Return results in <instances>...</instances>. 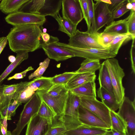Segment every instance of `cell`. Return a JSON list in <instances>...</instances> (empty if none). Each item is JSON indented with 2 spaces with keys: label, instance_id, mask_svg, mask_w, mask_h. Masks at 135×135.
Segmentation results:
<instances>
[{
  "label": "cell",
  "instance_id": "obj_1",
  "mask_svg": "<svg viewBox=\"0 0 135 135\" xmlns=\"http://www.w3.org/2000/svg\"><path fill=\"white\" fill-rule=\"evenodd\" d=\"M40 26L35 24L14 26L6 37L11 50L14 52L21 51L33 52L41 46Z\"/></svg>",
  "mask_w": 135,
  "mask_h": 135
},
{
  "label": "cell",
  "instance_id": "obj_2",
  "mask_svg": "<svg viewBox=\"0 0 135 135\" xmlns=\"http://www.w3.org/2000/svg\"><path fill=\"white\" fill-rule=\"evenodd\" d=\"M80 105V97L69 91L63 114L59 119L63 123L67 131L75 129L83 125L79 119Z\"/></svg>",
  "mask_w": 135,
  "mask_h": 135
},
{
  "label": "cell",
  "instance_id": "obj_3",
  "mask_svg": "<svg viewBox=\"0 0 135 135\" xmlns=\"http://www.w3.org/2000/svg\"><path fill=\"white\" fill-rule=\"evenodd\" d=\"M103 62L110 76L115 97L120 104L125 96V88L122 83L125 75L123 70L120 66L118 60L114 58L107 59Z\"/></svg>",
  "mask_w": 135,
  "mask_h": 135
},
{
  "label": "cell",
  "instance_id": "obj_4",
  "mask_svg": "<svg viewBox=\"0 0 135 135\" xmlns=\"http://www.w3.org/2000/svg\"><path fill=\"white\" fill-rule=\"evenodd\" d=\"M42 100L35 92L25 105L15 128L11 132L12 135H20L31 118L37 114Z\"/></svg>",
  "mask_w": 135,
  "mask_h": 135
},
{
  "label": "cell",
  "instance_id": "obj_5",
  "mask_svg": "<svg viewBox=\"0 0 135 135\" xmlns=\"http://www.w3.org/2000/svg\"><path fill=\"white\" fill-rule=\"evenodd\" d=\"M56 44L71 52L74 55L75 57L100 60L114 58L116 56L115 54L110 52L108 47L102 49L92 48L85 49L74 47L68 44L59 42L56 43Z\"/></svg>",
  "mask_w": 135,
  "mask_h": 135
},
{
  "label": "cell",
  "instance_id": "obj_6",
  "mask_svg": "<svg viewBox=\"0 0 135 135\" xmlns=\"http://www.w3.org/2000/svg\"><path fill=\"white\" fill-rule=\"evenodd\" d=\"M135 102L124 96L120 103L118 114L126 125L127 135H135Z\"/></svg>",
  "mask_w": 135,
  "mask_h": 135
},
{
  "label": "cell",
  "instance_id": "obj_7",
  "mask_svg": "<svg viewBox=\"0 0 135 135\" xmlns=\"http://www.w3.org/2000/svg\"><path fill=\"white\" fill-rule=\"evenodd\" d=\"M80 105L97 116L111 128L110 110L96 98L80 97Z\"/></svg>",
  "mask_w": 135,
  "mask_h": 135
},
{
  "label": "cell",
  "instance_id": "obj_8",
  "mask_svg": "<svg viewBox=\"0 0 135 135\" xmlns=\"http://www.w3.org/2000/svg\"><path fill=\"white\" fill-rule=\"evenodd\" d=\"M8 23L13 26L18 25L35 24L42 26L45 22V16L39 14H32L18 11L9 14L5 18Z\"/></svg>",
  "mask_w": 135,
  "mask_h": 135
},
{
  "label": "cell",
  "instance_id": "obj_9",
  "mask_svg": "<svg viewBox=\"0 0 135 135\" xmlns=\"http://www.w3.org/2000/svg\"><path fill=\"white\" fill-rule=\"evenodd\" d=\"M59 41L57 37L51 36L49 42L41 44V47L49 58L59 61L75 57L71 52L57 45L56 43Z\"/></svg>",
  "mask_w": 135,
  "mask_h": 135
},
{
  "label": "cell",
  "instance_id": "obj_10",
  "mask_svg": "<svg viewBox=\"0 0 135 135\" xmlns=\"http://www.w3.org/2000/svg\"><path fill=\"white\" fill-rule=\"evenodd\" d=\"M69 37L68 44L71 46L85 49H105L98 44L95 34L77 29L75 34Z\"/></svg>",
  "mask_w": 135,
  "mask_h": 135
},
{
  "label": "cell",
  "instance_id": "obj_11",
  "mask_svg": "<svg viewBox=\"0 0 135 135\" xmlns=\"http://www.w3.org/2000/svg\"><path fill=\"white\" fill-rule=\"evenodd\" d=\"M47 90H37L36 93L42 100L45 103L54 113L58 119L63 115L69 91L61 95L53 97L49 94Z\"/></svg>",
  "mask_w": 135,
  "mask_h": 135
},
{
  "label": "cell",
  "instance_id": "obj_12",
  "mask_svg": "<svg viewBox=\"0 0 135 135\" xmlns=\"http://www.w3.org/2000/svg\"><path fill=\"white\" fill-rule=\"evenodd\" d=\"M63 17L77 26L84 18L79 0H62Z\"/></svg>",
  "mask_w": 135,
  "mask_h": 135
},
{
  "label": "cell",
  "instance_id": "obj_13",
  "mask_svg": "<svg viewBox=\"0 0 135 135\" xmlns=\"http://www.w3.org/2000/svg\"><path fill=\"white\" fill-rule=\"evenodd\" d=\"M93 12L96 31L105 25H108L114 21L112 13L109 10L108 4L100 0H95Z\"/></svg>",
  "mask_w": 135,
  "mask_h": 135
},
{
  "label": "cell",
  "instance_id": "obj_14",
  "mask_svg": "<svg viewBox=\"0 0 135 135\" xmlns=\"http://www.w3.org/2000/svg\"><path fill=\"white\" fill-rule=\"evenodd\" d=\"M79 119L83 124L87 126L107 130L111 128L100 118L80 105L79 109Z\"/></svg>",
  "mask_w": 135,
  "mask_h": 135
},
{
  "label": "cell",
  "instance_id": "obj_15",
  "mask_svg": "<svg viewBox=\"0 0 135 135\" xmlns=\"http://www.w3.org/2000/svg\"><path fill=\"white\" fill-rule=\"evenodd\" d=\"M27 125L25 135H45L51 126L46 119L37 114L31 118Z\"/></svg>",
  "mask_w": 135,
  "mask_h": 135
},
{
  "label": "cell",
  "instance_id": "obj_16",
  "mask_svg": "<svg viewBox=\"0 0 135 135\" xmlns=\"http://www.w3.org/2000/svg\"><path fill=\"white\" fill-rule=\"evenodd\" d=\"M96 76L95 73H76L65 85L66 88L69 91L86 82L95 81Z\"/></svg>",
  "mask_w": 135,
  "mask_h": 135
},
{
  "label": "cell",
  "instance_id": "obj_17",
  "mask_svg": "<svg viewBox=\"0 0 135 135\" xmlns=\"http://www.w3.org/2000/svg\"><path fill=\"white\" fill-rule=\"evenodd\" d=\"M69 91L79 97L96 98L95 81L86 82Z\"/></svg>",
  "mask_w": 135,
  "mask_h": 135
},
{
  "label": "cell",
  "instance_id": "obj_18",
  "mask_svg": "<svg viewBox=\"0 0 135 135\" xmlns=\"http://www.w3.org/2000/svg\"><path fill=\"white\" fill-rule=\"evenodd\" d=\"M107 130L83 124L75 129L66 131L63 135H103Z\"/></svg>",
  "mask_w": 135,
  "mask_h": 135
},
{
  "label": "cell",
  "instance_id": "obj_19",
  "mask_svg": "<svg viewBox=\"0 0 135 135\" xmlns=\"http://www.w3.org/2000/svg\"><path fill=\"white\" fill-rule=\"evenodd\" d=\"M62 0H45L44 4L39 12L42 16H50L53 17L59 14L62 8Z\"/></svg>",
  "mask_w": 135,
  "mask_h": 135
},
{
  "label": "cell",
  "instance_id": "obj_20",
  "mask_svg": "<svg viewBox=\"0 0 135 135\" xmlns=\"http://www.w3.org/2000/svg\"><path fill=\"white\" fill-rule=\"evenodd\" d=\"M97 94L98 97L110 110L115 112L119 109L120 104L117 102L115 97L104 88L100 87Z\"/></svg>",
  "mask_w": 135,
  "mask_h": 135
},
{
  "label": "cell",
  "instance_id": "obj_21",
  "mask_svg": "<svg viewBox=\"0 0 135 135\" xmlns=\"http://www.w3.org/2000/svg\"><path fill=\"white\" fill-rule=\"evenodd\" d=\"M30 82V81L21 82L18 83L10 85H1L0 86V95L7 97L12 100Z\"/></svg>",
  "mask_w": 135,
  "mask_h": 135
},
{
  "label": "cell",
  "instance_id": "obj_22",
  "mask_svg": "<svg viewBox=\"0 0 135 135\" xmlns=\"http://www.w3.org/2000/svg\"><path fill=\"white\" fill-rule=\"evenodd\" d=\"M98 79L100 87L104 88L115 97L110 76L103 62L101 64L99 69Z\"/></svg>",
  "mask_w": 135,
  "mask_h": 135
},
{
  "label": "cell",
  "instance_id": "obj_23",
  "mask_svg": "<svg viewBox=\"0 0 135 135\" xmlns=\"http://www.w3.org/2000/svg\"><path fill=\"white\" fill-rule=\"evenodd\" d=\"M28 0H3L0 3V10L3 13L9 14L18 11Z\"/></svg>",
  "mask_w": 135,
  "mask_h": 135
},
{
  "label": "cell",
  "instance_id": "obj_24",
  "mask_svg": "<svg viewBox=\"0 0 135 135\" xmlns=\"http://www.w3.org/2000/svg\"><path fill=\"white\" fill-rule=\"evenodd\" d=\"M28 52L21 51L17 52L15 61L11 63L0 75V86L7 76L23 61L28 57Z\"/></svg>",
  "mask_w": 135,
  "mask_h": 135
},
{
  "label": "cell",
  "instance_id": "obj_25",
  "mask_svg": "<svg viewBox=\"0 0 135 135\" xmlns=\"http://www.w3.org/2000/svg\"><path fill=\"white\" fill-rule=\"evenodd\" d=\"M135 38L128 32L118 35L114 38L108 47L110 52L117 55L122 45Z\"/></svg>",
  "mask_w": 135,
  "mask_h": 135
},
{
  "label": "cell",
  "instance_id": "obj_26",
  "mask_svg": "<svg viewBox=\"0 0 135 135\" xmlns=\"http://www.w3.org/2000/svg\"><path fill=\"white\" fill-rule=\"evenodd\" d=\"M53 17L58 23L59 31L65 33L69 37L75 34L77 30V26L73 24L63 17H61L59 14Z\"/></svg>",
  "mask_w": 135,
  "mask_h": 135
},
{
  "label": "cell",
  "instance_id": "obj_27",
  "mask_svg": "<svg viewBox=\"0 0 135 135\" xmlns=\"http://www.w3.org/2000/svg\"><path fill=\"white\" fill-rule=\"evenodd\" d=\"M128 17L129 16L123 20L113 21L105 27L103 32L115 33L119 34L128 33L127 21Z\"/></svg>",
  "mask_w": 135,
  "mask_h": 135
},
{
  "label": "cell",
  "instance_id": "obj_28",
  "mask_svg": "<svg viewBox=\"0 0 135 135\" xmlns=\"http://www.w3.org/2000/svg\"><path fill=\"white\" fill-rule=\"evenodd\" d=\"M100 66V60L86 59L81 63L79 68L75 72L76 73H95L96 71L99 70Z\"/></svg>",
  "mask_w": 135,
  "mask_h": 135
},
{
  "label": "cell",
  "instance_id": "obj_29",
  "mask_svg": "<svg viewBox=\"0 0 135 135\" xmlns=\"http://www.w3.org/2000/svg\"><path fill=\"white\" fill-rule=\"evenodd\" d=\"M45 0H28L21 8L24 12L39 14V12L44 6Z\"/></svg>",
  "mask_w": 135,
  "mask_h": 135
},
{
  "label": "cell",
  "instance_id": "obj_30",
  "mask_svg": "<svg viewBox=\"0 0 135 135\" xmlns=\"http://www.w3.org/2000/svg\"><path fill=\"white\" fill-rule=\"evenodd\" d=\"M37 114L46 119L50 125H52L58 118L49 106L42 101Z\"/></svg>",
  "mask_w": 135,
  "mask_h": 135
},
{
  "label": "cell",
  "instance_id": "obj_31",
  "mask_svg": "<svg viewBox=\"0 0 135 135\" xmlns=\"http://www.w3.org/2000/svg\"><path fill=\"white\" fill-rule=\"evenodd\" d=\"M21 104L16 100H12L0 111V118L2 119L6 117L7 120H11V117L15 115L17 109Z\"/></svg>",
  "mask_w": 135,
  "mask_h": 135
},
{
  "label": "cell",
  "instance_id": "obj_32",
  "mask_svg": "<svg viewBox=\"0 0 135 135\" xmlns=\"http://www.w3.org/2000/svg\"><path fill=\"white\" fill-rule=\"evenodd\" d=\"M111 128L116 131L126 132V127L122 117L117 112L110 110Z\"/></svg>",
  "mask_w": 135,
  "mask_h": 135
},
{
  "label": "cell",
  "instance_id": "obj_33",
  "mask_svg": "<svg viewBox=\"0 0 135 135\" xmlns=\"http://www.w3.org/2000/svg\"><path fill=\"white\" fill-rule=\"evenodd\" d=\"M98 44L104 48L108 47L115 37L119 35L113 32H98L94 33Z\"/></svg>",
  "mask_w": 135,
  "mask_h": 135
},
{
  "label": "cell",
  "instance_id": "obj_34",
  "mask_svg": "<svg viewBox=\"0 0 135 135\" xmlns=\"http://www.w3.org/2000/svg\"><path fill=\"white\" fill-rule=\"evenodd\" d=\"M88 7V30L87 32L92 34L97 32L93 12L94 2L92 0H87Z\"/></svg>",
  "mask_w": 135,
  "mask_h": 135
},
{
  "label": "cell",
  "instance_id": "obj_35",
  "mask_svg": "<svg viewBox=\"0 0 135 135\" xmlns=\"http://www.w3.org/2000/svg\"><path fill=\"white\" fill-rule=\"evenodd\" d=\"M66 131L63 123L58 119L50 126L45 135H63Z\"/></svg>",
  "mask_w": 135,
  "mask_h": 135
},
{
  "label": "cell",
  "instance_id": "obj_36",
  "mask_svg": "<svg viewBox=\"0 0 135 135\" xmlns=\"http://www.w3.org/2000/svg\"><path fill=\"white\" fill-rule=\"evenodd\" d=\"M74 72H67L56 75L51 77V81L53 84L66 85L71 78L75 74Z\"/></svg>",
  "mask_w": 135,
  "mask_h": 135
},
{
  "label": "cell",
  "instance_id": "obj_37",
  "mask_svg": "<svg viewBox=\"0 0 135 135\" xmlns=\"http://www.w3.org/2000/svg\"><path fill=\"white\" fill-rule=\"evenodd\" d=\"M50 61V59L47 58L43 61L40 62L38 68L28 76V79L30 80L34 78H36L41 77L48 67Z\"/></svg>",
  "mask_w": 135,
  "mask_h": 135
},
{
  "label": "cell",
  "instance_id": "obj_38",
  "mask_svg": "<svg viewBox=\"0 0 135 135\" xmlns=\"http://www.w3.org/2000/svg\"><path fill=\"white\" fill-rule=\"evenodd\" d=\"M69 91L63 84H53L47 91V93L53 97H57L63 95Z\"/></svg>",
  "mask_w": 135,
  "mask_h": 135
},
{
  "label": "cell",
  "instance_id": "obj_39",
  "mask_svg": "<svg viewBox=\"0 0 135 135\" xmlns=\"http://www.w3.org/2000/svg\"><path fill=\"white\" fill-rule=\"evenodd\" d=\"M127 21L128 32L135 38V11L131 10V12Z\"/></svg>",
  "mask_w": 135,
  "mask_h": 135
},
{
  "label": "cell",
  "instance_id": "obj_40",
  "mask_svg": "<svg viewBox=\"0 0 135 135\" xmlns=\"http://www.w3.org/2000/svg\"><path fill=\"white\" fill-rule=\"evenodd\" d=\"M127 3L122 4L112 13L113 17L114 19L120 17L130 11L126 8V4Z\"/></svg>",
  "mask_w": 135,
  "mask_h": 135
},
{
  "label": "cell",
  "instance_id": "obj_41",
  "mask_svg": "<svg viewBox=\"0 0 135 135\" xmlns=\"http://www.w3.org/2000/svg\"><path fill=\"white\" fill-rule=\"evenodd\" d=\"M111 4H108V9L112 13L114 11L124 4L127 2L126 0H110Z\"/></svg>",
  "mask_w": 135,
  "mask_h": 135
},
{
  "label": "cell",
  "instance_id": "obj_42",
  "mask_svg": "<svg viewBox=\"0 0 135 135\" xmlns=\"http://www.w3.org/2000/svg\"><path fill=\"white\" fill-rule=\"evenodd\" d=\"M132 43L130 51V59L133 73H135V38L132 39Z\"/></svg>",
  "mask_w": 135,
  "mask_h": 135
},
{
  "label": "cell",
  "instance_id": "obj_43",
  "mask_svg": "<svg viewBox=\"0 0 135 135\" xmlns=\"http://www.w3.org/2000/svg\"><path fill=\"white\" fill-rule=\"evenodd\" d=\"M84 18L86 24L88 22V7L87 0H79Z\"/></svg>",
  "mask_w": 135,
  "mask_h": 135
},
{
  "label": "cell",
  "instance_id": "obj_44",
  "mask_svg": "<svg viewBox=\"0 0 135 135\" xmlns=\"http://www.w3.org/2000/svg\"><path fill=\"white\" fill-rule=\"evenodd\" d=\"M33 69L32 66H30L22 72L16 73L12 76L9 77L7 80H9L12 79H22L26 76L27 73L28 71L33 70Z\"/></svg>",
  "mask_w": 135,
  "mask_h": 135
},
{
  "label": "cell",
  "instance_id": "obj_45",
  "mask_svg": "<svg viewBox=\"0 0 135 135\" xmlns=\"http://www.w3.org/2000/svg\"><path fill=\"white\" fill-rule=\"evenodd\" d=\"M11 100L8 97L0 95V111Z\"/></svg>",
  "mask_w": 135,
  "mask_h": 135
},
{
  "label": "cell",
  "instance_id": "obj_46",
  "mask_svg": "<svg viewBox=\"0 0 135 135\" xmlns=\"http://www.w3.org/2000/svg\"><path fill=\"white\" fill-rule=\"evenodd\" d=\"M107 131L103 135H127L126 132H124L116 131L112 128Z\"/></svg>",
  "mask_w": 135,
  "mask_h": 135
},
{
  "label": "cell",
  "instance_id": "obj_47",
  "mask_svg": "<svg viewBox=\"0 0 135 135\" xmlns=\"http://www.w3.org/2000/svg\"><path fill=\"white\" fill-rule=\"evenodd\" d=\"M8 40L6 37H0V55L7 43Z\"/></svg>",
  "mask_w": 135,
  "mask_h": 135
},
{
  "label": "cell",
  "instance_id": "obj_48",
  "mask_svg": "<svg viewBox=\"0 0 135 135\" xmlns=\"http://www.w3.org/2000/svg\"><path fill=\"white\" fill-rule=\"evenodd\" d=\"M41 36L44 42L43 43H47L49 41L51 36L46 32H42L41 34Z\"/></svg>",
  "mask_w": 135,
  "mask_h": 135
},
{
  "label": "cell",
  "instance_id": "obj_49",
  "mask_svg": "<svg viewBox=\"0 0 135 135\" xmlns=\"http://www.w3.org/2000/svg\"><path fill=\"white\" fill-rule=\"evenodd\" d=\"M7 118L6 117L1 119V124L7 130Z\"/></svg>",
  "mask_w": 135,
  "mask_h": 135
},
{
  "label": "cell",
  "instance_id": "obj_50",
  "mask_svg": "<svg viewBox=\"0 0 135 135\" xmlns=\"http://www.w3.org/2000/svg\"><path fill=\"white\" fill-rule=\"evenodd\" d=\"M8 59L9 61L11 63L15 61L16 57L13 55H11L8 56Z\"/></svg>",
  "mask_w": 135,
  "mask_h": 135
},
{
  "label": "cell",
  "instance_id": "obj_51",
  "mask_svg": "<svg viewBox=\"0 0 135 135\" xmlns=\"http://www.w3.org/2000/svg\"><path fill=\"white\" fill-rule=\"evenodd\" d=\"M1 131L2 134L3 135H6L7 134V130L1 124Z\"/></svg>",
  "mask_w": 135,
  "mask_h": 135
},
{
  "label": "cell",
  "instance_id": "obj_52",
  "mask_svg": "<svg viewBox=\"0 0 135 135\" xmlns=\"http://www.w3.org/2000/svg\"><path fill=\"white\" fill-rule=\"evenodd\" d=\"M126 7L127 9L131 10L132 8V6L131 3L127 0V2L126 4Z\"/></svg>",
  "mask_w": 135,
  "mask_h": 135
},
{
  "label": "cell",
  "instance_id": "obj_53",
  "mask_svg": "<svg viewBox=\"0 0 135 135\" xmlns=\"http://www.w3.org/2000/svg\"><path fill=\"white\" fill-rule=\"evenodd\" d=\"M132 4V8L131 9L134 11H135V0H128Z\"/></svg>",
  "mask_w": 135,
  "mask_h": 135
},
{
  "label": "cell",
  "instance_id": "obj_54",
  "mask_svg": "<svg viewBox=\"0 0 135 135\" xmlns=\"http://www.w3.org/2000/svg\"><path fill=\"white\" fill-rule=\"evenodd\" d=\"M1 118H0V135H3L1 132ZM6 135H12L11 132L9 131H7V134Z\"/></svg>",
  "mask_w": 135,
  "mask_h": 135
},
{
  "label": "cell",
  "instance_id": "obj_55",
  "mask_svg": "<svg viewBox=\"0 0 135 135\" xmlns=\"http://www.w3.org/2000/svg\"><path fill=\"white\" fill-rule=\"evenodd\" d=\"M101 1L107 4H111L110 0H100Z\"/></svg>",
  "mask_w": 135,
  "mask_h": 135
},
{
  "label": "cell",
  "instance_id": "obj_56",
  "mask_svg": "<svg viewBox=\"0 0 135 135\" xmlns=\"http://www.w3.org/2000/svg\"><path fill=\"white\" fill-rule=\"evenodd\" d=\"M43 32L46 33L47 30L46 28H44L43 29Z\"/></svg>",
  "mask_w": 135,
  "mask_h": 135
},
{
  "label": "cell",
  "instance_id": "obj_57",
  "mask_svg": "<svg viewBox=\"0 0 135 135\" xmlns=\"http://www.w3.org/2000/svg\"><path fill=\"white\" fill-rule=\"evenodd\" d=\"M1 1V0H0V1Z\"/></svg>",
  "mask_w": 135,
  "mask_h": 135
}]
</instances>
